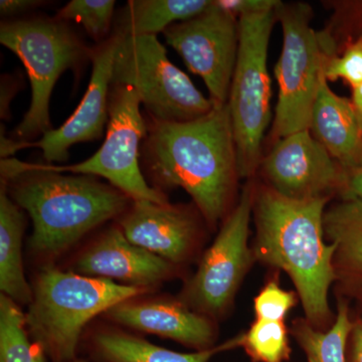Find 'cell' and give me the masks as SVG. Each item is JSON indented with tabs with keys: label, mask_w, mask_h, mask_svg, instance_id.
Wrapping results in <instances>:
<instances>
[{
	"label": "cell",
	"mask_w": 362,
	"mask_h": 362,
	"mask_svg": "<svg viewBox=\"0 0 362 362\" xmlns=\"http://www.w3.org/2000/svg\"><path fill=\"white\" fill-rule=\"evenodd\" d=\"M252 202V188L247 185L185 287V301L202 315L220 316L230 307L251 265L254 254L247 238Z\"/></svg>",
	"instance_id": "10"
},
{
	"label": "cell",
	"mask_w": 362,
	"mask_h": 362,
	"mask_svg": "<svg viewBox=\"0 0 362 362\" xmlns=\"http://www.w3.org/2000/svg\"><path fill=\"white\" fill-rule=\"evenodd\" d=\"M350 338V347L346 350L347 362H362V322L354 324Z\"/></svg>",
	"instance_id": "32"
},
{
	"label": "cell",
	"mask_w": 362,
	"mask_h": 362,
	"mask_svg": "<svg viewBox=\"0 0 362 362\" xmlns=\"http://www.w3.org/2000/svg\"><path fill=\"white\" fill-rule=\"evenodd\" d=\"M140 106L141 101L134 89L111 85L108 129L96 153L71 165H42L54 173L101 176L132 201L168 204L166 195L149 185L142 173L140 152L147 124Z\"/></svg>",
	"instance_id": "9"
},
{
	"label": "cell",
	"mask_w": 362,
	"mask_h": 362,
	"mask_svg": "<svg viewBox=\"0 0 362 362\" xmlns=\"http://www.w3.org/2000/svg\"><path fill=\"white\" fill-rule=\"evenodd\" d=\"M324 77L327 81L342 78L352 89L362 85V39L349 45L341 57L328 59Z\"/></svg>",
	"instance_id": "27"
},
{
	"label": "cell",
	"mask_w": 362,
	"mask_h": 362,
	"mask_svg": "<svg viewBox=\"0 0 362 362\" xmlns=\"http://www.w3.org/2000/svg\"><path fill=\"white\" fill-rule=\"evenodd\" d=\"M166 42L204 80L214 103H228L239 49V20L216 6L169 26Z\"/></svg>",
	"instance_id": "11"
},
{
	"label": "cell",
	"mask_w": 362,
	"mask_h": 362,
	"mask_svg": "<svg viewBox=\"0 0 362 362\" xmlns=\"http://www.w3.org/2000/svg\"><path fill=\"white\" fill-rule=\"evenodd\" d=\"M145 291L108 279L45 269L33 287L26 324L52 361L73 362L81 333L90 319Z\"/></svg>",
	"instance_id": "4"
},
{
	"label": "cell",
	"mask_w": 362,
	"mask_h": 362,
	"mask_svg": "<svg viewBox=\"0 0 362 362\" xmlns=\"http://www.w3.org/2000/svg\"><path fill=\"white\" fill-rule=\"evenodd\" d=\"M297 303L296 295L281 288L278 280H270L254 300L257 319L283 321Z\"/></svg>",
	"instance_id": "26"
},
{
	"label": "cell",
	"mask_w": 362,
	"mask_h": 362,
	"mask_svg": "<svg viewBox=\"0 0 362 362\" xmlns=\"http://www.w3.org/2000/svg\"><path fill=\"white\" fill-rule=\"evenodd\" d=\"M21 75L18 77H14L13 75L2 76L1 78V98H0V116L4 120L11 119V100L16 96V93L21 89L20 85Z\"/></svg>",
	"instance_id": "29"
},
{
	"label": "cell",
	"mask_w": 362,
	"mask_h": 362,
	"mask_svg": "<svg viewBox=\"0 0 362 362\" xmlns=\"http://www.w3.org/2000/svg\"><path fill=\"white\" fill-rule=\"evenodd\" d=\"M325 78L312 108L309 131L349 170L362 162V116L352 102L338 96Z\"/></svg>",
	"instance_id": "17"
},
{
	"label": "cell",
	"mask_w": 362,
	"mask_h": 362,
	"mask_svg": "<svg viewBox=\"0 0 362 362\" xmlns=\"http://www.w3.org/2000/svg\"><path fill=\"white\" fill-rule=\"evenodd\" d=\"M121 40L112 37L93 47L92 76L87 92L76 111L58 129L45 133L39 141L14 143V152L28 147L42 149L47 164L65 162L71 147L99 140L109 121V93L117 47Z\"/></svg>",
	"instance_id": "13"
},
{
	"label": "cell",
	"mask_w": 362,
	"mask_h": 362,
	"mask_svg": "<svg viewBox=\"0 0 362 362\" xmlns=\"http://www.w3.org/2000/svg\"><path fill=\"white\" fill-rule=\"evenodd\" d=\"M345 199H358L362 202V162L356 168L345 170L344 183Z\"/></svg>",
	"instance_id": "31"
},
{
	"label": "cell",
	"mask_w": 362,
	"mask_h": 362,
	"mask_svg": "<svg viewBox=\"0 0 362 362\" xmlns=\"http://www.w3.org/2000/svg\"><path fill=\"white\" fill-rule=\"evenodd\" d=\"M324 233L343 268L362 276V202L345 199L324 214ZM335 262V261H334Z\"/></svg>",
	"instance_id": "21"
},
{
	"label": "cell",
	"mask_w": 362,
	"mask_h": 362,
	"mask_svg": "<svg viewBox=\"0 0 362 362\" xmlns=\"http://www.w3.org/2000/svg\"><path fill=\"white\" fill-rule=\"evenodd\" d=\"M76 270L84 276H99L146 288L165 280L173 266L153 252L132 244L119 226L107 230L78 259Z\"/></svg>",
	"instance_id": "15"
},
{
	"label": "cell",
	"mask_w": 362,
	"mask_h": 362,
	"mask_svg": "<svg viewBox=\"0 0 362 362\" xmlns=\"http://www.w3.org/2000/svg\"><path fill=\"white\" fill-rule=\"evenodd\" d=\"M125 237L136 246L169 263L187 258L197 233V223L181 206L133 201L119 220Z\"/></svg>",
	"instance_id": "14"
},
{
	"label": "cell",
	"mask_w": 362,
	"mask_h": 362,
	"mask_svg": "<svg viewBox=\"0 0 362 362\" xmlns=\"http://www.w3.org/2000/svg\"><path fill=\"white\" fill-rule=\"evenodd\" d=\"M73 362H85V361H77V359H76V361H74Z\"/></svg>",
	"instance_id": "35"
},
{
	"label": "cell",
	"mask_w": 362,
	"mask_h": 362,
	"mask_svg": "<svg viewBox=\"0 0 362 362\" xmlns=\"http://www.w3.org/2000/svg\"><path fill=\"white\" fill-rule=\"evenodd\" d=\"M106 313L117 323L175 340L197 351L214 347L216 332L213 324L206 315L190 310L182 303L128 300Z\"/></svg>",
	"instance_id": "16"
},
{
	"label": "cell",
	"mask_w": 362,
	"mask_h": 362,
	"mask_svg": "<svg viewBox=\"0 0 362 362\" xmlns=\"http://www.w3.org/2000/svg\"><path fill=\"white\" fill-rule=\"evenodd\" d=\"M311 14L306 4L280 2L276 9L283 30L282 52L275 66L279 96L272 130L278 140L309 130L324 69L334 57V42L312 28Z\"/></svg>",
	"instance_id": "7"
},
{
	"label": "cell",
	"mask_w": 362,
	"mask_h": 362,
	"mask_svg": "<svg viewBox=\"0 0 362 362\" xmlns=\"http://www.w3.org/2000/svg\"><path fill=\"white\" fill-rule=\"evenodd\" d=\"M45 354L42 347L35 343V351H33L32 361L30 362H45Z\"/></svg>",
	"instance_id": "34"
},
{
	"label": "cell",
	"mask_w": 362,
	"mask_h": 362,
	"mask_svg": "<svg viewBox=\"0 0 362 362\" xmlns=\"http://www.w3.org/2000/svg\"><path fill=\"white\" fill-rule=\"evenodd\" d=\"M346 304L338 306L337 320L329 330L317 329L308 320L297 319L291 333L308 362H347V342L354 329Z\"/></svg>",
	"instance_id": "22"
},
{
	"label": "cell",
	"mask_w": 362,
	"mask_h": 362,
	"mask_svg": "<svg viewBox=\"0 0 362 362\" xmlns=\"http://www.w3.org/2000/svg\"><path fill=\"white\" fill-rule=\"evenodd\" d=\"M243 334L211 349L180 354L120 331H105L94 337L95 354L103 362H209L216 354L240 347Z\"/></svg>",
	"instance_id": "20"
},
{
	"label": "cell",
	"mask_w": 362,
	"mask_h": 362,
	"mask_svg": "<svg viewBox=\"0 0 362 362\" xmlns=\"http://www.w3.org/2000/svg\"><path fill=\"white\" fill-rule=\"evenodd\" d=\"M0 42L16 54L25 66L32 86V102L11 139L33 142L52 130L49 101L62 74L81 69L92 59L93 47L66 21L37 16L2 21Z\"/></svg>",
	"instance_id": "5"
},
{
	"label": "cell",
	"mask_w": 362,
	"mask_h": 362,
	"mask_svg": "<svg viewBox=\"0 0 362 362\" xmlns=\"http://www.w3.org/2000/svg\"><path fill=\"white\" fill-rule=\"evenodd\" d=\"M147 117L140 152L145 178L159 192L183 188L207 223L216 226L228 211L240 177L228 104L214 103L206 115L187 122Z\"/></svg>",
	"instance_id": "1"
},
{
	"label": "cell",
	"mask_w": 362,
	"mask_h": 362,
	"mask_svg": "<svg viewBox=\"0 0 362 362\" xmlns=\"http://www.w3.org/2000/svg\"><path fill=\"white\" fill-rule=\"evenodd\" d=\"M111 85L134 89L148 116L163 122L195 120L214 108V102L171 63L156 35L121 40L114 59Z\"/></svg>",
	"instance_id": "8"
},
{
	"label": "cell",
	"mask_w": 362,
	"mask_h": 362,
	"mask_svg": "<svg viewBox=\"0 0 362 362\" xmlns=\"http://www.w3.org/2000/svg\"><path fill=\"white\" fill-rule=\"evenodd\" d=\"M44 1L39 0H1L0 14L4 21L18 20V16L33 11L37 7L44 6Z\"/></svg>",
	"instance_id": "30"
},
{
	"label": "cell",
	"mask_w": 362,
	"mask_h": 362,
	"mask_svg": "<svg viewBox=\"0 0 362 362\" xmlns=\"http://www.w3.org/2000/svg\"><path fill=\"white\" fill-rule=\"evenodd\" d=\"M278 0H216V6L239 20L246 14L265 13L277 8Z\"/></svg>",
	"instance_id": "28"
},
{
	"label": "cell",
	"mask_w": 362,
	"mask_h": 362,
	"mask_svg": "<svg viewBox=\"0 0 362 362\" xmlns=\"http://www.w3.org/2000/svg\"><path fill=\"white\" fill-rule=\"evenodd\" d=\"M0 164L9 197L32 218L30 244L39 254L65 251L93 228L122 216L133 202L94 176L65 175L16 158Z\"/></svg>",
	"instance_id": "2"
},
{
	"label": "cell",
	"mask_w": 362,
	"mask_h": 362,
	"mask_svg": "<svg viewBox=\"0 0 362 362\" xmlns=\"http://www.w3.org/2000/svg\"><path fill=\"white\" fill-rule=\"evenodd\" d=\"M209 0H130L116 11L112 37L123 40L156 35L176 23L190 20L211 6Z\"/></svg>",
	"instance_id": "18"
},
{
	"label": "cell",
	"mask_w": 362,
	"mask_h": 362,
	"mask_svg": "<svg viewBox=\"0 0 362 362\" xmlns=\"http://www.w3.org/2000/svg\"><path fill=\"white\" fill-rule=\"evenodd\" d=\"M25 218L6 185L0 190V289L16 303L30 304L33 291L23 271L21 242Z\"/></svg>",
	"instance_id": "19"
},
{
	"label": "cell",
	"mask_w": 362,
	"mask_h": 362,
	"mask_svg": "<svg viewBox=\"0 0 362 362\" xmlns=\"http://www.w3.org/2000/svg\"><path fill=\"white\" fill-rule=\"evenodd\" d=\"M263 168L272 189L297 201L328 199L344 183V169L309 130L278 140Z\"/></svg>",
	"instance_id": "12"
},
{
	"label": "cell",
	"mask_w": 362,
	"mask_h": 362,
	"mask_svg": "<svg viewBox=\"0 0 362 362\" xmlns=\"http://www.w3.org/2000/svg\"><path fill=\"white\" fill-rule=\"evenodd\" d=\"M352 103L362 116V85L354 88V102Z\"/></svg>",
	"instance_id": "33"
},
{
	"label": "cell",
	"mask_w": 362,
	"mask_h": 362,
	"mask_svg": "<svg viewBox=\"0 0 362 362\" xmlns=\"http://www.w3.org/2000/svg\"><path fill=\"white\" fill-rule=\"evenodd\" d=\"M26 315L18 303L1 294L0 297V362H30L35 344L28 339Z\"/></svg>",
	"instance_id": "24"
},
{
	"label": "cell",
	"mask_w": 362,
	"mask_h": 362,
	"mask_svg": "<svg viewBox=\"0 0 362 362\" xmlns=\"http://www.w3.org/2000/svg\"><path fill=\"white\" fill-rule=\"evenodd\" d=\"M327 201L287 199L271 187L261 188L256 199L254 257L290 276L316 328L329 322L328 291L337 278V247L324 240Z\"/></svg>",
	"instance_id": "3"
},
{
	"label": "cell",
	"mask_w": 362,
	"mask_h": 362,
	"mask_svg": "<svg viewBox=\"0 0 362 362\" xmlns=\"http://www.w3.org/2000/svg\"><path fill=\"white\" fill-rule=\"evenodd\" d=\"M276 9L239 18V49L226 104L240 177H247L258 168L262 143L271 120V78L267 63L271 33L277 20Z\"/></svg>",
	"instance_id": "6"
},
{
	"label": "cell",
	"mask_w": 362,
	"mask_h": 362,
	"mask_svg": "<svg viewBox=\"0 0 362 362\" xmlns=\"http://www.w3.org/2000/svg\"><path fill=\"white\" fill-rule=\"evenodd\" d=\"M240 347L252 362H285L291 356L288 330L283 321L256 319L243 334Z\"/></svg>",
	"instance_id": "23"
},
{
	"label": "cell",
	"mask_w": 362,
	"mask_h": 362,
	"mask_svg": "<svg viewBox=\"0 0 362 362\" xmlns=\"http://www.w3.org/2000/svg\"><path fill=\"white\" fill-rule=\"evenodd\" d=\"M115 6L114 0H71L54 18L80 23L97 45L102 44L110 37Z\"/></svg>",
	"instance_id": "25"
}]
</instances>
